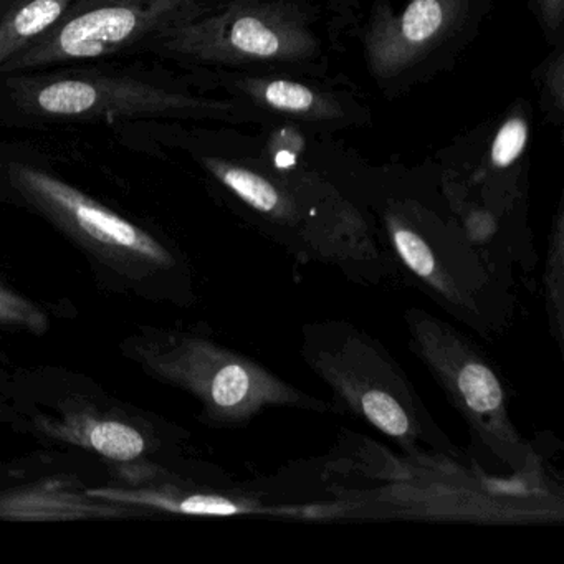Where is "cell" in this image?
<instances>
[{
	"instance_id": "cell-15",
	"label": "cell",
	"mask_w": 564,
	"mask_h": 564,
	"mask_svg": "<svg viewBox=\"0 0 564 564\" xmlns=\"http://www.w3.org/2000/svg\"><path fill=\"white\" fill-rule=\"evenodd\" d=\"M267 101L279 110L306 111L313 105V94L303 85L273 82L267 87Z\"/></svg>"
},
{
	"instance_id": "cell-14",
	"label": "cell",
	"mask_w": 564,
	"mask_h": 564,
	"mask_svg": "<svg viewBox=\"0 0 564 564\" xmlns=\"http://www.w3.org/2000/svg\"><path fill=\"white\" fill-rule=\"evenodd\" d=\"M527 124L521 120H510L503 124L495 138L494 148H491V161L495 166L507 167L520 156L527 144Z\"/></svg>"
},
{
	"instance_id": "cell-3",
	"label": "cell",
	"mask_w": 564,
	"mask_h": 564,
	"mask_svg": "<svg viewBox=\"0 0 564 564\" xmlns=\"http://www.w3.org/2000/svg\"><path fill=\"white\" fill-rule=\"evenodd\" d=\"M121 352L151 378L193 395L203 421L216 427H243L273 408L335 411L265 366L191 329L143 326L121 343Z\"/></svg>"
},
{
	"instance_id": "cell-4",
	"label": "cell",
	"mask_w": 564,
	"mask_h": 564,
	"mask_svg": "<svg viewBox=\"0 0 564 564\" xmlns=\"http://www.w3.org/2000/svg\"><path fill=\"white\" fill-rule=\"evenodd\" d=\"M411 349L462 415L481 447L517 471L530 447L514 425L510 395L497 366L464 333L424 310L404 313Z\"/></svg>"
},
{
	"instance_id": "cell-2",
	"label": "cell",
	"mask_w": 564,
	"mask_h": 564,
	"mask_svg": "<svg viewBox=\"0 0 564 564\" xmlns=\"http://www.w3.org/2000/svg\"><path fill=\"white\" fill-rule=\"evenodd\" d=\"M300 355L328 386L336 409L391 438L411 458H457L394 356L358 326L319 322L303 326Z\"/></svg>"
},
{
	"instance_id": "cell-12",
	"label": "cell",
	"mask_w": 564,
	"mask_h": 564,
	"mask_svg": "<svg viewBox=\"0 0 564 564\" xmlns=\"http://www.w3.org/2000/svg\"><path fill=\"white\" fill-rule=\"evenodd\" d=\"M230 44L243 54L272 57L279 52V39L262 22L253 18H242L230 29Z\"/></svg>"
},
{
	"instance_id": "cell-6",
	"label": "cell",
	"mask_w": 564,
	"mask_h": 564,
	"mask_svg": "<svg viewBox=\"0 0 564 564\" xmlns=\"http://www.w3.org/2000/svg\"><path fill=\"white\" fill-rule=\"evenodd\" d=\"M183 0H80L65 18L18 57L6 74L107 57L176 29Z\"/></svg>"
},
{
	"instance_id": "cell-1",
	"label": "cell",
	"mask_w": 564,
	"mask_h": 564,
	"mask_svg": "<svg viewBox=\"0 0 564 564\" xmlns=\"http://www.w3.org/2000/svg\"><path fill=\"white\" fill-rule=\"evenodd\" d=\"M0 421L32 437L82 448L123 467L161 465V454L186 437L91 379L54 366L0 376Z\"/></svg>"
},
{
	"instance_id": "cell-9",
	"label": "cell",
	"mask_w": 564,
	"mask_h": 564,
	"mask_svg": "<svg viewBox=\"0 0 564 564\" xmlns=\"http://www.w3.org/2000/svg\"><path fill=\"white\" fill-rule=\"evenodd\" d=\"M207 166L247 206L259 210L260 214H272L279 204V191L259 174H253L252 171L242 170V167L226 166L217 161H209Z\"/></svg>"
},
{
	"instance_id": "cell-10",
	"label": "cell",
	"mask_w": 564,
	"mask_h": 564,
	"mask_svg": "<svg viewBox=\"0 0 564 564\" xmlns=\"http://www.w3.org/2000/svg\"><path fill=\"white\" fill-rule=\"evenodd\" d=\"M51 322L47 313L28 296L0 280V328L44 335Z\"/></svg>"
},
{
	"instance_id": "cell-5",
	"label": "cell",
	"mask_w": 564,
	"mask_h": 564,
	"mask_svg": "<svg viewBox=\"0 0 564 564\" xmlns=\"http://www.w3.org/2000/svg\"><path fill=\"white\" fill-rule=\"evenodd\" d=\"M8 176L29 206L117 275L140 282L176 269V257L156 237L54 174L12 163Z\"/></svg>"
},
{
	"instance_id": "cell-7",
	"label": "cell",
	"mask_w": 564,
	"mask_h": 564,
	"mask_svg": "<svg viewBox=\"0 0 564 564\" xmlns=\"http://www.w3.org/2000/svg\"><path fill=\"white\" fill-rule=\"evenodd\" d=\"M8 90L24 113L58 120H138L186 108V100L180 95L127 77L12 78Z\"/></svg>"
},
{
	"instance_id": "cell-13",
	"label": "cell",
	"mask_w": 564,
	"mask_h": 564,
	"mask_svg": "<svg viewBox=\"0 0 564 564\" xmlns=\"http://www.w3.org/2000/svg\"><path fill=\"white\" fill-rule=\"evenodd\" d=\"M441 24L442 9L437 0H414L402 19V32L411 42H424Z\"/></svg>"
},
{
	"instance_id": "cell-8",
	"label": "cell",
	"mask_w": 564,
	"mask_h": 564,
	"mask_svg": "<svg viewBox=\"0 0 564 564\" xmlns=\"http://www.w3.org/2000/svg\"><path fill=\"white\" fill-rule=\"evenodd\" d=\"M74 0H0V67L57 25Z\"/></svg>"
},
{
	"instance_id": "cell-11",
	"label": "cell",
	"mask_w": 564,
	"mask_h": 564,
	"mask_svg": "<svg viewBox=\"0 0 564 564\" xmlns=\"http://www.w3.org/2000/svg\"><path fill=\"white\" fill-rule=\"evenodd\" d=\"M564 253L563 234H556L547 252L546 269H544V299H546L550 328L557 345L563 348V312H564Z\"/></svg>"
}]
</instances>
